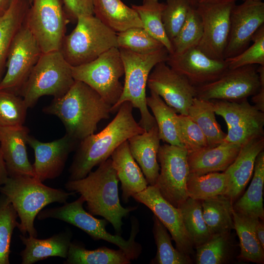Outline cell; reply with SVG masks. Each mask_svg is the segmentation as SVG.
I'll use <instances>...</instances> for the list:
<instances>
[{
	"mask_svg": "<svg viewBox=\"0 0 264 264\" xmlns=\"http://www.w3.org/2000/svg\"><path fill=\"white\" fill-rule=\"evenodd\" d=\"M111 107L88 85L75 80L64 96L54 98L43 111L57 116L66 134L81 141L94 133L100 121L110 117Z\"/></svg>",
	"mask_w": 264,
	"mask_h": 264,
	"instance_id": "obj_1",
	"label": "cell"
},
{
	"mask_svg": "<svg viewBox=\"0 0 264 264\" xmlns=\"http://www.w3.org/2000/svg\"><path fill=\"white\" fill-rule=\"evenodd\" d=\"M264 149V136L253 138L242 145L235 160L223 172L227 186L225 195L234 202L244 189L254 171L256 159Z\"/></svg>",
	"mask_w": 264,
	"mask_h": 264,
	"instance_id": "obj_22",
	"label": "cell"
},
{
	"mask_svg": "<svg viewBox=\"0 0 264 264\" xmlns=\"http://www.w3.org/2000/svg\"><path fill=\"white\" fill-rule=\"evenodd\" d=\"M42 53L36 40L23 22L11 43L6 60V71L0 82V89L20 95Z\"/></svg>",
	"mask_w": 264,
	"mask_h": 264,
	"instance_id": "obj_12",
	"label": "cell"
},
{
	"mask_svg": "<svg viewBox=\"0 0 264 264\" xmlns=\"http://www.w3.org/2000/svg\"><path fill=\"white\" fill-rule=\"evenodd\" d=\"M123 64L125 83L122 94L110 109L116 112L125 102H130L140 113L139 125L148 131L156 124L147 105L146 89L150 72L159 63L166 62L169 53L165 47L147 54H140L129 49L119 48Z\"/></svg>",
	"mask_w": 264,
	"mask_h": 264,
	"instance_id": "obj_5",
	"label": "cell"
},
{
	"mask_svg": "<svg viewBox=\"0 0 264 264\" xmlns=\"http://www.w3.org/2000/svg\"><path fill=\"white\" fill-rule=\"evenodd\" d=\"M160 140L156 124L149 131L136 134L128 140L131 154L149 185L155 184L159 173L157 153Z\"/></svg>",
	"mask_w": 264,
	"mask_h": 264,
	"instance_id": "obj_23",
	"label": "cell"
},
{
	"mask_svg": "<svg viewBox=\"0 0 264 264\" xmlns=\"http://www.w3.org/2000/svg\"><path fill=\"white\" fill-rule=\"evenodd\" d=\"M235 3L198 4L196 9L202 22L203 33L197 48L208 57L224 60L230 32V16Z\"/></svg>",
	"mask_w": 264,
	"mask_h": 264,
	"instance_id": "obj_15",
	"label": "cell"
},
{
	"mask_svg": "<svg viewBox=\"0 0 264 264\" xmlns=\"http://www.w3.org/2000/svg\"><path fill=\"white\" fill-rule=\"evenodd\" d=\"M259 65L228 69L216 80L196 88V97L205 100L240 102L256 94L260 88Z\"/></svg>",
	"mask_w": 264,
	"mask_h": 264,
	"instance_id": "obj_14",
	"label": "cell"
},
{
	"mask_svg": "<svg viewBox=\"0 0 264 264\" xmlns=\"http://www.w3.org/2000/svg\"><path fill=\"white\" fill-rule=\"evenodd\" d=\"M28 0L29 2L30 5H31L32 4L33 0Z\"/></svg>",
	"mask_w": 264,
	"mask_h": 264,
	"instance_id": "obj_55",
	"label": "cell"
},
{
	"mask_svg": "<svg viewBox=\"0 0 264 264\" xmlns=\"http://www.w3.org/2000/svg\"><path fill=\"white\" fill-rule=\"evenodd\" d=\"M64 10L69 20L76 21L82 15H92L93 0H62Z\"/></svg>",
	"mask_w": 264,
	"mask_h": 264,
	"instance_id": "obj_47",
	"label": "cell"
},
{
	"mask_svg": "<svg viewBox=\"0 0 264 264\" xmlns=\"http://www.w3.org/2000/svg\"><path fill=\"white\" fill-rule=\"evenodd\" d=\"M253 176L247 190L233 204L234 210L246 216L257 217L264 220L263 189L264 185V151L258 155Z\"/></svg>",
	"mask_w": 264,
	"mask_h": 264,
	"instance_id": "obj_29",
	"label": "cell"
},
{
	"mask_svg": "<svg viewBox=\"0 0 264 264\" xmlns=\"http://www.w3.org/2000/svg\"><path fill=\"white\" fill-rule=\"evenodd\" d=\"M178 208L194 247L205 242L212 234L203 218L201 200L188 197Z\"/></svg>",
	"mask_w": 264,
	"mask_h": 264,
	"instance_id": "obj_36",
	"label": "cell"
},
{
	"mask_svg": "<svg viewBox=\"0 0 264 264\" xmlns=\"http://www.w3.org/2000/svg\"><path fill=\"white\" fill-rule=\"evenodd\" d=\"M93 14L116 33L132 27H142L137 12L121 0H93Z\"/></svg>",
	"mask_w": 264,
	"mask_h": 264,
	"instance_id": "obj_27",
	"label": "cell"
},
{
	"mask_svg": "<svg viewBox=\"0 0 264 264\" xmlns=\"http://www.w3.org/2000/svg\"><path fill=\"white\" fill-rule=\"evenodd\" d=\"M243 1H246V0H250V1H262V0H242Z\"/></svg>",
	"mask_w": 264,
	"mask_h": 264,
	"instance_id": "obj_54",
	"label": "cell"
},
{
	"mask_svg": "<svg viewBox=\"0 0 264 264\" xmlns=\"http://www.w3.org/2000/svg\"><path fill=\"white\" fill-rule=\"evenodd\" d=\"M71 234L62 232L45 239L20 235L25 248L21 253L22 264H32L50 257L66 259L71 244Z\"/></svg>",
	"mask_w": 264,
	"mask_h": 264,
	"instance_id": "obj_26",
	"label": "cell"
},
{
	"mask_svg": "<svg viewBox=\"0 0 264 264\" xmlns=\"http://www.w3.org/2000/svg\"><path fill=\"white\" fill-rule=\"evenodd\" d=\"M242 145L221 143L213 147H207L188 153L190 173L202 175L224 172L235 160Z\"/></svg>",
	"mask_w": 264,
	"mask_h": 264,
	"instance_id": "obj_25",
	"label": "cell"
},
{
	"mask_svg": "<svg viewBox=\"0 0 264 264\" xmlns=\"http://www.w3.org/2000/svg\"><path fill=\"white\" fill-rule=\"evenodd\" d=\"M12 0H0V17L8 10Z\"/></svg>",
	"mask_w": 264,
	"mask_h": 264,
	"instance_id": "obj_52",
	"label": "cell"
},
{
	"mask_svg": "<svg viewBox=\"0 0 264 264\" xmlns=\"http://www.w3.org/2000/svg\"><path fill=\"white\" fill-rule=\"evenodd\" d=\"M29 132L23 125L0 127V148L9 176H34L26 147Z\"/></svg>",
	"mask_w": 264,
	"mask_h": 264,
	"instance_id": "obj_21",
	"label": "cell"
},
{
	"mask_svg": "<svg viewBox=\"0 0 264 264\" xmlns=\"http://www.w3.org/2000/svg\"><path fill=\"white\" fill-rule=\"evenodd\" d=\"M230 32L224 59L241 53L249 46L253 36L264 25V3L246 0L235 4L230 16Z\"/></svg>",
	"mask_w": 264,
	"mask_h": 264,
	"instance_id": "obj_17",
	"label": "cell"
},
{
	"mask_svg": "<svg viewBox=\"0 0 264 264\" xmlns=\"http://www.w3.org/2000/svg\"><path fill=\"white\" fill-rule=\"evenodd\" d=\"M176 121L179 140L188 153L209 147L204 134L188 115L177 114Z\"/></svg>",
	"mask_w": 264,
	"mask_h": 264,
	"instance_id": "obj_45",
	"label": "cell"
},
{
	"mask_svg": "<svg viewBox=\"0 0 264 264\" xmlns=\"http://www.w3.org/2000/svg\"><path fill=\"white\" fill-rule=\"evenodd\" d=\"M71 67L60 50L42 53L20 93L27 108L44 95L64 96L75 82Z\"/></svg>",
	"mask_w": 264,
	"mask_h": 264,
	"instance_id": "obj_7",
	"label": "cell"
},
{
	"mask_svg": "<svg viewBox=\"0 0 264 264\" xmlns=\"http://www.w3.org/2000/svg\"><path fill=\"white\" fill-rule=\"evenodd\" d=\"M18 214L7 198L0 195V264H9L11 237L18 222Z\"/></svg>",
	"mask_w": 264,
	"mask_h": 264,
	"instance_id": "obj_42",
	"label": "cell"
},
{
	"mask_svg": "<svg viewBox=\"0 0 264 264\" xmlns=\"http://www.w3.org/2000/svg\"><path fill=\"white\" fill-rule=\"evenodd\" d=\"M78 141L66 133L50 142H41L29 135L27 144L35 154V162L32 164L34 177L43 182L59 176Z\"/></svg>",
	"mask_w": 264,
	"mask_h": 264,
	"instance_id": "obj_19",
	"label": "cell"
},
{
	"mask_svg": "<svg viewBox=\"0 0 264 264\" xmlns=\"http://www.w3.org/2000/svg\"><path fill=\"white\" fill-rule=\"evenodd\" d=\"M192 6L196 7L198 5L197 0H189Z\"/></svg>",
	"mask_w": 264,
	"mask_h": 264,
	"instance_id": "obj_53",
	"label": "cell"
},
{
	"mask_svg": "<svg viewBox=\"0 0 264 264\" xmlns=\"http://www.w3.org/2000/svg\"><path fill=\"white\" fill-rule=\"evenodd\" d=\"M192 6L189 0H166L164 3L162 20L171 42L180 30Z\"/></svg>",
	"mask_w": 264,
	"mask_h": 264,
	"instance_id": "obj_44",
	"label": "cell"
},
{
	"mask_svg": "<svg viewBox=\"0 0 264 264\" xmlns=\"http://www.w3.org/2000/svg\"><path fill=\"white\" fill-rule=\"evenodd\" d=\"M150 91V95L147 97V105L154 114L160 139L170 145L183 147L177 133V112L158 95Z\"/></svg>",
	"mask_w": 264,
	"mask_h": 264,
	"instance_id": "obj_33",
	"label": "cell"
},
{
	"mask_svg": "<svg viewBox=\"0 0 264 264\" xmlns=\"http://www.w3.org/2000/svg\"><path fill=\"white\" fill-rule=\"evenodd\" d=\"M132 197L153 212L170 232L178 250L188 255L194 253V245L186 230L179 209L164 199L156 186L149 185Z\"/></svg>",
	"mask_w": 264,
	"mask_h": 264,
	"instance_id": "obj_18",
	"label": "cell"
},
{
	"mask_svg": "<svg viewBox=\"0 0 264 264\" xmlns=\"http://www.w3.org/2000/svg\"><path fill=\"white\" fill-rule=\"evenodd\" d=\"M34 176H9L0 188L15 209L20 222L17 227L25 235L37 237L38 233L34 226V220L40 212L53 202L65 203L74 192H66L44 185Z\"/></svg>",
	"mask_w": 264,
	"mask_h": 264,
	"instance_id": "obj_4",
	"label": "cell"
},
{
	"mask_svg": "<svg viewBox=\"0 0 264 264\" xmlns=\"http://www.w3.org/2000/svg\"><path fill=\"white\" fill-rule=\"evenodd\" d=\"M112 164L121 186L122 199L125 203L149 185L139 165L130 152L128 141L118 146L110 155Z\"/></svg>",
	"mask_w": 264,
	"mask_h": 264,
	"instance_id": "obj_24",
	"label": "cell"
},
{
	"mask_svg": "<svg viewBox=\"0 0 264 264\" xmlns=\"http://www.w3.org/2000/svg\"><path fill=\"white\" fill-rule=\"evenodd\" d=\"M30 5L28 0H12L8 10L0 17V82L11 43L23 23Z\"/></svg>",
	"mask_w": 264,
	"mask_h": 264,
	"instance_id": "obj_28",
	"label": "cell"
},
{
	"mask_svg": "<svg viewBox=\"0 0 264 264\" xmlns=\"http://www.w3.org/2000/svg\"><path fill=\"white\" fill-rule=\"evenodd\" d=\"M202 20L196 8L192 6L187 18L176 37L171 41L173 54H179L196 47L202 38Z\"/></svg>",
	"mask_w": 264,
	"mask_h": 264,
	"instance_id": "obj_39",
	"label": "cell"
},
{
	"mask_svg": "<svg viewBox=\"0 0 264 264\" xmlns=\"http://www.w3.org/2000/svg\"><path fill=\"white\" fill-rule=\"evenodd\" d=\"M164 3L159 0H143L141 5H132L142 23L143 28L162 44L169 54L173 53L171 42L168 38L162 20Z\"/></svg>",
	"mask_w": 264,
	"mask_h": 264,
	"instance_id": "obj_34",
	"label": "cell"
},
{
	"mask_svg": "<svg viewBox=\"0 0 264 264\" xmlns=\"http://www.w3.org/2000/svg\"><path fill=\"white\" fill-rule=\"evenodd\" d=\"M133 108L130 102H124L103 130L80 141L69 169V180L86 177L94 167L108 159L121 144L145 132L134 118Z\"/></svg>",
	"mask_w": 264,
	"mask_h": 264,
	"instance_id": "obj_2",
	"label": "cell"
},
{
	"mask_svg": "<svg viewBox=\"0 0 264 264\" xmlns=\"http://www.w3.org/2000/svg\"><path fill=\"white\" fill-rule=\"evenodd\" d=\"M166 63L196 87L216 80L228 69L225 60L212 59L197 47L179 54H169Z\"/></svg>",
	"mask_w": 264,
	"mask_h": 264,
	"instance_id": "obj_20",
	"label": "cell"
},
{
	"mask_svg": "<svg viewBox=\"0 0 264 264\" xmlns=\"http://www.w3.org/2000/svg\"><path fill=\"white\" fill-rule=\"evenodd\" d=\"M258 72L261 86L259 91L252 96V101L258 110L264 112V68L259 67Z\"/></svg>",
	"mask_w": 264,
	"mask_h": 264,
	"instance_id": "obj_48",
	"label": "cell"
},
{
	"mask_svg": "<svg viewBox=\"0 0 264 264\" xmlns=\"http://www.w3.org/2000/svg\"><path fill=\"white\" fill-rule=\"evenodd\" d=\"M251 41L253 44L241 53L224 59L228 69H234L247 65L264 66V25L254 33Z\"/></svg>",
	"mask_w": 264,
	"mask_h": 264,
	"instance_id": "obj_46",
	"label": "cell"
},
{
	"mask_svg": "<svg viewBox=\"0 0 264 264\" xmlns=\"http://www.w3.org/2000/svg\"><path fill=\"white\" fill-rule=\"evenodd\" d=\"M119 181L111 159L109 158L86 177L69 180L65 186L69 192L80 194L86 202L88 212L103 217L120 235L122 231V219L137 206L125 208L121 205L118 195Z\"/></svg>",
	"mask_w": 264,
	"mask_h": 264,
	"instance_id": "obj_3",
	"label": "cell"
},
{
	"mask_svg": "<svg viewBox=\"0 0 264 264\" xmlns=\"http://www.w3.org/2000/svg\"><path fill=\"white\" fill-rule=\"evenodd\" d=\"M69 21L62 0H33L24 23L46 53L60 50Z\"/></svg>",
	"mask_w": 264,
	"mask_h": 264,
	"instance_id": "obj_10",
	"label": "cell"
},
{
	"mask_svg": "<svg viewBox=\"0 0 264 264\" xmlns=\"http://www.w3.org/2000/svg\"><path fill=\"white\" fill-rule=\"evenodd\" d=\"M211 102L195 97L190 106L188 115L199 127L207 139L209 147L222 143L226 133L217 121Z\"/></svg>",
	"mask_w": 264,
	"mask_h": 264,
	"instance_id": "obj_32",
	"label": "cell"
},
{
	"mask_svg": "<svg viewBox=\"0 0 264 264\" xmlns=\"http://www.w3.org/2000/svg\"><path fill=\"white\" fill-rule=\"evenodd\" d=\"M216 114L221 116L227 126L225 143L243 145L251 139L264 136V112L250 105L247 99L240 102L213 100Z\"/></svg>",
	"mask_w": 264,
	"mask_h": 264,
	"instance_id": "obj_13",
	"label": "cell"
},
{
	"mask_svg": "<svg viewBox=\"0 0 264 264\" xmlns=\"http://www.w3.org/2000/svg\"><path fill=\"white\" fill-rule=\"evenodd\" d=\"M188 154L184 147L169 144L160 146L157 153L160 170L154 185L163 198L176 208L188 198L186 191L190 174Z\"/></svg>",
	"mask_w": 264,
	"mask_h": 264,
	"instance_id": "obj_11",
	"label": "cell"
},
{
	"mask_svg": "<svg viewBox=\"0 0 264 264\" xmlns=\"http://www.w3.org/2000/svg\"><path fill=\"white\" fill-rule=\"evenodd\" d=\"M233 216L234 229L240 240L241 258L252 263L263 264L264 248L261 245L246 218L234 210Z\"/></svg>",
	"mask_w": 264,
	"mask_h": 264,
	"instance_id": "obj_38",
	"label": "cell"
},
{
	"mask_svg": "<svg viewBox=\"0 0 264 264\" xmlns=\"http://www.w3.org/2000/svg\"><path fill=\"white\" fill-rule=\"evenodd\" d=\"M66 264H129L131 259L121 249L114 250L106 246L88 250L76 242H71Z\"/></svg>",
	"mask_w": 264,
	"mask_h": 264,
	"instance_id": "obj_31",
	"label": "cell"
},
{
	"mask_svg": "<svg viewBox=\"0 0 264 264\" xmlns=\"http://www.w3.org/2000/svg\"><path fill=\"white\" fill-rule=\"evenodd\" d=\"M233 202L225 195L201 200L203 218L212 235L234 229Z\"/></svg>",
	"mask_w": 264,
	"mask_h": 264,
	"instance_id": "obj_30",
	"label": "cell"
},
{
	"mask_svg": "<svg viewBox=\"0 0 264 264\" xmlns=\"http://www.w3.org/2000/svg\"><path fill=\"white\" fill-rule=\"evenodd\" d=\"M27 109L21 96L0 89V127L23 125Z\"/></svg>",
	"mask_w": 264,
	"mask_h": 264,
	"instance_id": "obj_43",
	"label": "cell"
},
{
	"mask_svg": "<svg viewBox=\"0 0 264 264\" xmlns=\"http://www.w3.org/2000/svg\"><path fill=\"white\" fill-rule=\"evenodd\" d=\"M237 0H197V2L198 4H222L235 3Z\"/></svg>",
	"mask_w": 264,
	"mask_h": 264,
	"instance_id": "obj_51",
	"label": "cell"
},
{
	"mask_svg": "<svg viewBox=\"0 0 264 264\" xmlns=\"http://www.w3.org/2000/svg\"><path fill=\"white\" fill-rule=\"evenodd\" d=\"M244 216L250 225L261 245L264 248V225L263 222L261 219L257 217Z\"/></svg>",
	"mask_w": 264,
	"mask_h": 264,
	"instance_id": "obj_49",
	"label": "cell"
},
{
	"mask_svg": "<svg viewBox=\"0 0 264 264\" xmlns=\"http://www.w3.org/2000/svg\"><path fill=\"white\" fill-rule=\"evenodd\" d=\"M8 177V171L0 148V188L5 183Z\"/></svg>",
	"mask_w": 264,
	"mask_h": 264,
	"instance_id": "obj_50",
	"label": "cell"
},
{
	"mask_svg": "<svg viewBox=\"0 0 264 264\" xmlns=\"http://www.w3.org/2000/svg\"><path fill=\"white\" fill-rule=\"evenodd\" d=\"M227 186V180L223 172L202 175L190 173L186 182L187 194L191 198L203 200L224 195Z\"/></svg>",
	"mask_w": 264,
	"mask_h": 264,
	"instance_id": "obj_35",
	"label": "cell"
},
{
	"mask_svg": "<svg viewBox=\"0 0 264 264\" xmlns=\"http://www.w3.org/2000/svg\"><path fill=\"white\" fill-rule=\"evenodd\" d=\"M71 69L75 80L88 85L111 106L117 102L123 88L119 80L124 74L118 47H112L93 61Z\"/></svg>",
	"mask_w": 264,
	"mask_h": 264,
	"instance_id": "obj_9",
	"label": "cell"
},
{
	"mask_svg": "<svg viewBox=\"0 0 264 264\" xmlns=\"http://www.w3.org/2000/svg\"><path fill=\"white\" fill-rule=\"evenodd\" d=\"M118 48L147 54L165 47L161 43L142 27H132L116 33Z\"/></svg>",
	"mask_w": 264,
	"mask_h": 264,
	"instance_id": "obj_41",
	"label": "cell"
},
{
	"mask_svg": "<svg viewBox=\"0 0 264 264\" xmlns=\"http://www.w3.org/2000/svg\"><path fill=\"white\" fill-rule=\"evenodd\" d=\"M153 232L157 246L155 257L151 263L154 264H190L192 261L190 255H186L172 243V238L166 228L155 216L153 217Z\"/></svg>",
	"mask_w": 264,
	"mask_h": 264,
	"instance_id": "obj_37",
	"label": "cell"
},
{
	"mask_svg": "<svg viewBox=\"0 0 264 264\" xmlns=\"http://www.w3.org/2000/svg\"><path fill=\"white\" fill-rule=\"evenodd\" d=\"M147 86L177 113L183 115H188L189 109L197 95L196 87L166 62L159 63L154 66L149 74Z\"/></svg>",
	"mask_w": 264,
	"mask_h": 264,
	"instance_id": "obj_16",
	"label": "cell"
},
{
	"mask_svg": "<svg viewBox=\"0 0 264 264\" xmlns=\"http://www.w3.org/2000/svg\"><path fill=\"white\" fill-rule=\"evenodd\" d=\"M76 22L71 32L64 37L59 50L71 66L87 64L118 47L116 32L93 15L80 16Z\"/></svg>",
	"mask_w": 264,
	"mask_h": 264,
	"instance_id": "obj_6",
	"label": "cell"
},
{
	"mask_svg": "<svg viewBox=\"0 0 264 264\" xmlns=\"http://www.w3.org/2000/svg\"><path fill=\"white\" fill-rule=\"evenodd\" d=\"M230 233L212 234L204 243L197 247V264H222L229 258L231 252Z\"/></svg>",
	"mask_w": 264,
	"mask_h": 264,
	"instance_id": "obj_40",
	"label": "cell"
},
{
	"mask_svg": "<svg viewBox=\"0 0 264 264\" xmlns=\"http://www.w3.org/2000/svg\"><path fill=\"white\" fill-rule=\"evenodd\" d=\"M85 200L80 196L76 200L65 203L60 207L46 209L38 214V219L53 218L71 224L84 231L93 240H103L117 245L131 260L137 259L140 255L142 247L135 241L138 232V222L136 219H132V230L130 238L126 240L120 235H112L106 229L108 221L98 219L93 216L83 208Z\"/></svg>",
	"mask_w": 264,
	"mask_h": 264,
	"instance_id": "obj_8",
	"label": "cell"
}]
</instances>
